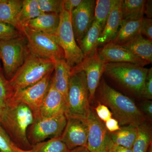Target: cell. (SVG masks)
Wrapping results in <instances>:
<instances>
[{"label":"cell","mask_w":152,"mask_h":152,"mask_svg":"<svg viewBox=\"0 0 152 152\" xmlns=\"http://www.w3.org/2000/svg\"><path fill=\"white\" fill-rule=\"evenodd\" d=\"M1 57H0V69H1Z\"/></svg>","instance_id":"46"},{"label":"cell","mask_w":152,"mask_h":152,"mask_svg":"<svg viewBox=\"0 0 152 152\" xmlns=\"http://www.w3.org/2000/svg\"><path fill=\"white\" fill-rule=\"evenodd\" d=\"M30 52L23 34L17 37L0 41V57L3 72L10 80L24 63Z\"/></svg>","instance_id":"6"},{"label":"cell","mask_w":152,"mask_h":152,"mask_svg":"<svg viewBox=\"0 0 152 152\" xmlns=\"http://www.w3.org/2000/svg\"><path fill=\"white\" fill-rule=\"evenodd\" d=\"M104 124L106 129L110 133L116 132L121 128L118 121L113 117L105 122Z\"/></svg>","instance_id":"37"},{"label":"cell","mask_w":152,"mask_h":152,"mask_svg":"<svg viewBox=\"0 0 152 152\" xmlns=\"http://www.w3.org/2000/svg\"><path fill=\"white\" fill-rule=\"evenodd\" d=\"M113 0H97L96 1L94 21L104 29L110 12Z\"/></svg>","instance_id":"29"},{"label":"cell","mask_w":152,"mask_h":152,"mask_svg":"<svg viewBox=\"0 0 152 152\" xmlns=\"http://www.w3.org/2000/svg\"><path fill=\"white\" fill-rule=\"evenodd\" d=\"M137 129V136L132 148V152H147L152 143L151 126L146 121Z\"/></svg>","instance_id":"27"},{"label":"cell","mask_w":152,"mask_h":152,"mask_svg":"<svg viewBox=\"0 0 152 152\" xmlns=\"http://www.w3.org/2000/svg\"><path fill=\"white\" fill-rule=\"evenodd\" d=\"M148 69L128 63L106 64L104 73L124 89L141 97L143 87Z\"/></svg>","instance_id":"3"},{"label":"cell","mask_w":152,"mask_h":152,"mask_svg":"<svg viewBox=\"0 0 152 152\" xmlns=\"http://www.w3.org/2000/svg\"><path fill=\"white\" fill-rule=\"evenodd\" d=\"M30 151L31 152H69L70 150L59 137L33 145Z\"/></svg>","instance_id":"28"},{"label":"cell","mask_w":152,"mask_h":152,"mask_svg":"<svg viewBox=\"0 0 152 152\" xmlns=\"http://www.w3.org/2000/svg\"><path fill=\"white\" fill-rule=\"evenodd\" d=\"M95 113L98 118L102 122H106L113 117V114L107 107L99 102L95 108Z\"/></svg>","instance_id":"35"},{"label":"cell","mask_w":152,"mask_h":152,"mask_svg":"<svg viewBox=\"0 0 152 152\" xmlns=\"http://www.w3.org/2000/svg\"><path fill=\"white\" fill-rule=\"evenodd\" d=\"M2 110L1 109V107H0V119H1V115Z\"/></svg>","instance_id":"45"},{"label":"cell","mask_w":152,"mask_h":152,"mask_svg":"<svg viewBox=\"0 0 152 152\" xmlns=\"http://www.w3.org/2000/svg\"><path fill=\"white\" fill-rule=\"evenodd\" d=\"M122 0H113L110 12L104 29L98 39V47L111 42L119 28L122 21L121 4Z\"/></svg>","instance_id":"17"},{"label":"cell","mask_w":152,"mask_h":152,"mask_svg":"<svg viewBox=\"0 0 152 152\" xmlns=\"http://www.w3.org/2000/svg\"><path fill=\"white\" fill-rule=\"evenodd\" d=\"M121 46L127 49L136 56L149 64L152 63V41L144 37L141 33Z\"/></svg>","instance_id":"20"},{"label":"cell","mask_w":152,"mask_h":152,"mask_svg":"<svg viewBox=\"0 0 152 152\" xmlns=\"http://www.w3.org/2000/svg\"><path fill=\"white\" fill-rule=\"evenodd\" d=\"M38 5L44 13L60 14L64 10V0H38Z\"/></svg>","instance_id":"31"},{"label":"cell","mask_w":152,"mask_h":152,"mask_svg":"<svg viewBox=\"0 0 152 152\" xmlns=\"http://www.w3.org/2000/svg\"><path fill=\"white\" fill-rule=\"evenodd\" d=\"M22 4L21 0H0V22L11 25L21 32L18 18Z\"/></svg>","instance_id":"21"},{"label":"cell","mask_w":152,"mask_h":152,"mask_svg":"<svg viewBox=\"0 0 152 152\" xmlns=\"http://www.w3.org/2000/svg\"><path fill=\"white\" fill-rule=\"evenodd\" d=\"M142 113L146 117L148 116L151 119L152 118V102L151 100H145L142 103L141 109Z\"/></svg>","instance_id":"38"},{"label":"cell","mask_w":152,"mask_h":152,"mask_svg":"<svg viewBox=\"0 0 152 152\" xmlns=\"http://www.w3.org/2000/svg\"><path fill=\"white\" fill-rule=\"evenodd\" d=\"M44 13L40 10L38 0H23L22 7L18 15V23L23 33L30 21Z\"/></svg>","instance_id":"25"},{"label":"cell","mask_w":152,"mask_h":152,"mask_svg":"<svg viewBox=\"0 0 152 152\" xmlns=\"http://www.w3.org/2000/svg\"><path fill=\"white\" fill-rule=\"evenodd\" d=\"M12 150L13 152H31L30 151H26V150L19 148L18 147L15 146V145L13 146Z\"/></svg>","instance_id":"43"},{"label":"cell","mask_w":152,"mask_h":152,"mask_svg":"<svg viewBox=\"0 0 152 152\" xmlns=\"http://www.w3.org/2000/svg\"><path fill=\"white\" fill-rule=\"evenodd\" d=\"M69 152H91L86 147H78L70 150Z\"/></svg>","instance_id":"42"},{"label":"cell","mask_w":152,"mask_h":152,"mask_svg":"<svg viewBox=\"0 0 152 152\" xmlns=\"http://www.w3.org/2000/svg\"><path fill=\"white\" fill-rule=\"evenodd\" d=\"M53 72L35 84L15 93L9 101L26 104L32 112L34 120L39 119L40 108L48 90Z\"/></svg>","instance_id":"10"},{"label":"cell","mask_w":152,"mask_h":152,"mask_svg":"<svg viewBox=\"0 0 152 152\" xmlns=\"http://www.w3.org/2000/svg\"><path fill=\"white\" fill-rule=\"evenodd\" d=\"M109 152V151H107V152Z\"/></svg>","instance_id":"47"},{"label":"cell","mask_w":152,"mask_h":152,"mask_svg":"<svg viewBox=\"0 0 152 152\" xmlns=\"http://www.w3.org/2000/svg\"><path fill=\"white\" fill-rule=\"evenodd\" d=\"M88 126L87 148L91 152H106L113 144L104 124L92 108L87 118Z\"/></svg>","instance_id":"11"},{"label":"cell","mask_w":152,"mask_h":152,"mask_svg":"<svg viewBox=\"0 0 152 152\" xmlns=\"http://www.w3.org/2000/svg\"><path fill=\"white\" fill-rule=\"evenodd\" d=\"M143 18L138 20L122 21L121 26L111 42L116 45H122L135 37L140 34Z\"/></svg>","instance_id":"22"},{"label":"cell","mask_w":152,"mask_h":152,"mask_svg":"<svg viewBox=\"0 0 152 152\" xmlns=\"http://www.w3.org/2000/svg\"><path fill=\"white\" fill-rule=\"evenodd\" d=\"M82 1L83 0H64L63 9L71 13L78 7Z\"/></svg>","instance_id":"39"},{"label":"cell","mask_w":152,"mask_h":152,"mask_svg":"<svg viewBox=\"0 0 152 152\" xmlns=\"http://www.w3.org/2000/svg\"><path fill=\"white\" fill-rule=\"evenodd\" d=\"M141 97L145 100H151L152 99V68L148 69L146 77L143 87Z\"/></svg>","instance_id":"34"},{"label":"cell","mask_w":152,"mask_h":152,"mask_svg":"<svg viewBox=\"0 0 152 152\" xmlns=\"http://www.w3.org/2000/svg\"><path fill=\"white\" fill-rule=\"evenodd\" d=\"M147 152H152V143L150 145V147H149L148 149Z\"/></svg>","instance_id":"44"},{"label":"cell","mask_w":152,"mask_h":152,"mask_svg":"<svg viewBox=\"0 0 152 152\" xmlns=\"http://www.w3.org/2000/svg\"><path fill=\"white\" fill-rule=\"evenodd\" d=\"M106 63L98 56L97 51L91 56L85 58L82 62L71 68V73L83 72L86 75L90 101L94 100L96 91L104 73Z\"/></svg>","instance_id":"12"},{"label":"cell","mask_w":152,"mask_h":152,"mask_svg":"<svg viewBox=\"0 0 152 152\" xmlns=\"http://www.w3.org/2000/svg\"><path fill=\"white\" fill-rule=\"evenodd\" d=\"M109 152H133L132 149L127 148L115 145L113 143L112 144L110 148L109 149Z\"/></svg>","instance_id":"40"},{"label":"cell","mask_w":152,"mask_h":152,"mask_svg":"<svg viewBox=\"0 0 152 152\" xmlns=\"http://www.w3.org/2000/svg\"><path fill=\"white\" fill-rule=\"evenodd\" d=\"M102 30L96 22L92 25L78 45L85 58L94 54L97 51L98 40Z\"/></svg>","instance_id":"23"},{"label":"cell","mask_w":152,"mask_h":152,"mask_svg":"<svg viewBox=\"0 0 152 152\" xmlns=\"http://www.w3.org/2000/svg\"><path fill=\"white\" fill-rule=\"evenodd\" d=\"M99 102L107 107L120 126L138 127L146 117L129 98L114 89L102 80L97 89Z\"/></svg>","instance_id":"1"},{"label":"cell","mask_w":152,"mask_h":152,"mask_svg":"<svg viewBox=\"0 0 152 152\" xmlns=\"http://www.w3.org/2000/svg\"><path fill=\"white\" fill-rule=\"evenodd\" d=\"M71 68L64 59L54 62V72L51 81L56 88L67 99Z\"/></svg>","instance_id":"18"},{"label":"cell","mask_w":152,"mask_h":152,"mask_svg":"<svg viewBox=\"0 0 152 152\" xmlns=\"http://www.w3.org/2000/svg\"><path fill=\"white\" fill-rule=\"evenodd\" d=\"M60 23L55 34L52 36L63 49L64 59L71 68L79 64L85 58L76 42L71 23V13L63 10L60 14Z\"/></svg>","instance_id":"7"},{"label":"cell","mask_w":152,"mask_h":152,"mask_svg":"<svg viewBox=\"0 0 152 152\" xmlns=\"http://www.w3.org/2000/svg\"><path fill=\"white\" fill-rule=\"evenodd\" d=\"M60 20V14L44 13L30 21L27 27L52 36L56 32L59 25Z\"/></svg>","instance_id":"19"},{"label":"cell","mask_w":152,"mask_h":152,"mask_svg":"<svg viewBox=\"0 0 152 152\" xmlns=\"http://www.w3.org/2000/svg\"><path fill=\"white\" fill-rule=\"evenodd\" d=\"M137 127L132 125L124 126L116 132H108L109 135L115 145L132 149L137 136Z\"/></svg>","instance_id":"24"},{"label":"cell","mask_w":152,"mask_h":152,"mask_svg":"<svg viewBox=\"0 0 152 152\" xmlns=\"http://www.w3.org/2000/svg\"><path fill=\"white\" fill-rule=\"evenodd\" d=\"M145 0H124L122 1V20H138L144 18Z\"/></svg>","instance_id":"26"},{"label":"cell","mask_w":152,"mask_h":152,"mask_svg":"<svg viewBox=\"0 0 152 152\" xmlns=\"http://www.w3.org/2000/svg\"><path fill=\"white\" fill-rule=\"evenodd\" d=\"M13 143L0 123V152H13Z\"/></svg>","instance_id":"33"},{"label":"cell","mask_w":152,"mask_h":152,"mask_svg":"<svg viewBox=\"0 0 152 152\" xmlns=\"http://www.w3.org/2000/svg\"><path fill=\"white\" fill-rule=\"evenodd\" d=\"M67 118L65 114L52 118L34 120L28 128L27 137L32 145L45 141L47 139L59 137L66 125Z\"/></svg>","instance_id":"9"},{"label":"cell","mask_w":152,"mask_h":152,"mask_svg":"<svg viewBox=\"0 0 152 152\" xmlns=\"http://www.w3.org/2000/svg\"><path fill=\"white\" fill-rule=\"evenodd\" d=\"M88 133L86 120L69 118L60 138L69 150L78 147L87 148Z\"/></svg>","instance_id":"14"},{"label":"cell","mask_w":152,"mask_h":152,"mask_svg":"<svg viewBox=\"0 0 152 152\" xmlns=\"http://www.w3.org/2000/svg\"><path fill=\"white\" fill-rule=\"evenodd\" d=\"M98 56L104 62L128 63L144 66L149 63L136 56L125 48L110 42L98 49Z\"/></svg>","instance_id":"15"},{"label":"cell","mask_w":152,"mask_h":152,"mask_svg":"<svg viewBox=\"0 0 152 152\" xmlns=\"http://www.w3.org/2000/svg\"><path fill=\"white\" fill-rule=\"evenodd\" d=\"M140 33L142 35L146 37L150 40H152V20L148 18H143Z\"/></svg>","instance_id":"36"},{"label":"cell","mask_w":152,"mask_h":152,"mask_svg":"<svg viewBox=\"0 0 152 152\" xmlns=\"http://www.w3.org/2000/svg\"><path fill=\"white\" fill-rule=\"evenodd\" d=\"M22 35L21 32L12 26L0 22V41L10 39Z\"/></svg>","instance_id":"32"},{"label":"cell","mask_w":152,"mask_h":152,"mask_svg":"<svg viewBox=\"0 0 152 152\" xmlns=\"http://www.w3.org/2000/svg\"><path fill=\"white\" fill-rule=\"evenodd\" d=\"M96 1L83 0L71 13V23L78 45L92 25L94 20Z\"/></svg>","instance_id":"13"},{"label":"cell","mask_w":152,"mask_h":152,"mask_svg":"<svg viewBox=\"0 0 152 152\" xmlns=\"http://www.w3.org/2000/svg\"><path fill=\"white\" fill-rule=\"evenodd\" d=\"M90 102L85 73H71L65 112L67 118L86 120L91 108Z\"/></svg>","instance_id":"5"},{"label":"cell","mask_w":152,"mask_h":152,"mask_svg":"<svg viewBox=\"0 0 152 152\" xmlns=\"http://www.w3.org/2000/svg\"><path fill=\"white\" fill-rule=\"evenodd\" d=\"M66 100L55 88L51 79L48 90L42 101L39 110V119L52 118L65 114Z\"/></svg>","instance_id":"16"},{"label":"cell","mask_w":152,"mask_h":152,"mask_svg":"<svg viewBox=\"0 0 152 152\" xmlns=\"http://www.w3.org/2000/svg\"><path fill=\"white\" fill-rule=\"evenodd\" d=\"M34 120L33 113L27 105L10 101L2 110L0 123L15 146L30 151L32 145L28 140L27 131Z\"/></svg>","instance_id":"2"},{"label":"cell","mask_w":152,"mask_h":152,"mask_svg":"<svg viewBox=\"0 0 152 152\" xmlns=\"http://www.w3.org/2000/svg\"><path fill=\"white\" fill-rule=\"evenodd\" d=\"M13 94L9 81L5 77L2 68L0 69V107L1 110L5 107Z\"/></svg>","instance_id":"30"},{"label":"cell","mask_w":152,"mask_h":152,"mask_svg":"<svg viewBox=\"0 0 152 152\" xmlns=\"http://www.w3.org/2000/svg\"><path fill=\"white\" fill-rule=\"evenodd\" d=\"M144 14L146 15L148 18L152 19V1H146L145 6Z\"/></svg>","instance_id":"41"},{"label":"cell","mask_w":152,"mask_h":152,"mask_svg":"<svg viewBox=\"0 0 152 152\" xmlns=\"http://www.w3.org/2000/svg\"><path fill=\"white\" fill-rule=\"evenodd\" d=\"M23 34L27 42L30 53L53 61L64 59V53L52 36L26 27Z\"/></svg>","instance_id":"8"},{"label":"cell","mask_w":152,"mask_h":152,"mask_svg":"<svg viewBox=\"0 0 152 152\" xmlns=\"http://www.w3.org/2000/svg\"><path fill=\"white\" fill-rule=\"evenodd\" d=\"M54 69L53 61L30 53L23 64L9 80L14 94L40 81L47 75L53 72Z\"/></svg>","instance_id":"4"}]
</instances>
